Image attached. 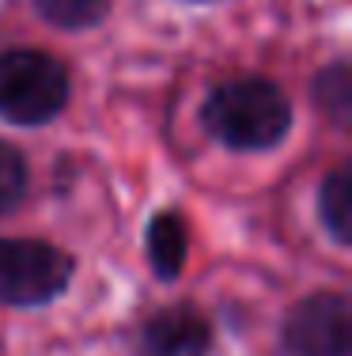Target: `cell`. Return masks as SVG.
Listing matches in <instances>:
<instances>
[{
    "instance_id": "cell-1",
    "label": "cell",
    "mask_w": 352,
    "mask_h": 356,
    "mask_svg": "<svg viewBox=\"0 0 352 356\" xmlns=\"http://www.w3.org/2000/svg\"><path fill=\"white\" fill-rule=\"evenodd\" d=\"M205 125L228 148L254 152V148H269L288 133L292 106L276 83L258 80V76H242V80L220 83L208 95Z\"/></svg>"
},
{
    "instance_id": "cell-2",
    "label": "cell",
    "mask_w": 352,
    "mask_h": 356,
    "mask_svg": "<svg viewBox=\"0 0 352 356\" xmlns=\"http://www.w3.org/2000/svg\"><path fill=\"white\" fill-rule=\"evenodd\" d=\"M69 99V72L42 49L0 54V118L19 125H42Z\"/></svg>"
},
{
    "instance_id": "cell-3",
    "label": "cell",
    "mask_w": 352,
    "mask_h": 356,
    "mask_svg": "<svg viewBox=\"0 0 352 356\" xmlns=\"http://www.w3.org/2000/svg\"><path fill=\"white\" fill-rule=\"evenodd\" d=\"M72 258L42 239H0V300L4 303H46L69 284Z\"/></svg>"
},
{
    "instance_id": "cell-4",
    "label": "cell",
    "mask_w": 352,
    "mask_h": 356,
    "mask_svg": "<svg viewBox=\"0 0 352 356\" xmlns=\"http://www.w3.org/2000/svg\"><path fill=\"white\" fill-rule=\"evenodd\" d=\"M349 300L341 292H315L284 322V349L292 356H349Z\"/></svg>"
},
{
    "instance_id": "cell-5",
    "label": "cell",
    "mask_w": 352,
    "mask_h": 356,
    "mask_svg": "<svg viewBox=\"0 0 352 356\" xmlns=\"http://www.w3.org/2000/svg\"><path fill=\"white\" fill-rule=\"evenodd\" d=\"M208 322L190 307L159 311L156 318L144 322L140 330L137 356H205L208 353Z\"/></svg>"
},
{
    "instance_id": "cell-6",
    "label": "cell",
    "mask_w": 352,
    "mask_h": 356,
    "mask_svg": "<svg viewBox=\"0 0 352 356\" xmlns=\"http://www.w3.org/2000/svg\"><path fill=\"white\" fill-rule=\"evenodd\" d=\"M148 254H152V266L163 281L178 277L182 261H186V224L178 213H159L148 227Z\"/></svg>"
},
{
    "instance_id": "cell-7",
    "label": "cell",
    "mask_w": 352,
    "mask_h": 356,
    "mask_svg": "<svg viewBox=\"0 0 352 356\" xmlns=\"http://www.w3.org/2000/svg\"><path fill=\"white\" fill-rule=\"evenodd\" d=\"M318 205H322V220L330 227V235L337 243H349V235H352V171L349 167H337L322 182Z\"/></svg>"
},
{
    "instance_id": "cell-8",
    "label": "cell",
    "mask_w": 352,
    "mask_h": 356,
    "mask_svg": "<svg viewBox=\"0 0 352 356\" xmlns=\"http://www.w3.org/2000/svg\"><path fill=\"white\" fill-rule=\"evenodd\" d=\"M38 15L49 19L53 27L83 31V27H95L106 15V0H38Z\"/></svg>"
},
{
    "instance_id": "cell-9",
    "label": "cell",
    "mask_w": 352,
    "mask_h": 356,
    "mask_svg": "<svg viewBox=\"0 0 352 356\" xmlns=\"http://www.w3.org/2000/svg\"><path fill=\"white\" fill-rule=\"evenodd\" d=\"M23 190H27V163L19 159V152L0 140V216L23 197Z\"/></svg>"
},
{
    "instance_id": "cell-10",
    "label": "cell",
    "mask_w": 352,
    "mask_h": 356,
    "mask_svg": "<svg viewBox=\"0 0 352 356\" xmlns=\"http://www.w3.org/2000/svg\"><path fill=\"white\" fill-rule=\"evenodd\" d=\"M318 103L330 110L337 122H345V118H349L352 88H349V69H345V65H333L330 72L318 76Z\"/></svg>"
}]
</instances>
